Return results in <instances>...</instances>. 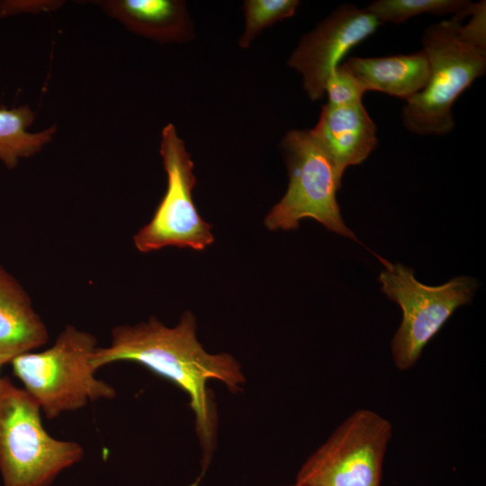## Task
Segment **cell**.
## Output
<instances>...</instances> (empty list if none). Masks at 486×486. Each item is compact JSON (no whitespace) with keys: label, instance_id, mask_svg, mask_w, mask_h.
Listing matches in <instances>:
<instances>
[{"label":"cell","instance_id":"obj_13","mask_svg":"<svg viewBox=\"0 0 486 486\" xmlns=\"http://www.w3.org/2000/svg\"><path fill=\"white\" fill-rule=\"evenodd\" d=\"M342 64L366 91L406 101L420 92L429 78L428 60L422 50L381 58L352 57Z\"/></svg>","mask_w":486,"mask_h":486},{"label":"cell","instance_id":"obj_14","mask_svg":"<svg viewBox=\"0 0 486 486\" xmlns=\"http://www.w3.org/2000/svg\"><path fill=\"white\" fill-rule=\"evenodd\" d=\"M34 114L22 105L7 110L0 108V160L14 168L22 158L39 152L55 133V127L31 133L26 130L32 123Z\"/></svg>","mask_w":486,"mask_h":486},{"label":"cell","instance_id":"obj_4","mask_svg":"<svg viewBox=\"0 0 486 486\" xmlns=\"http://www.w3.org/2000/svg\"><path fill=\"white\" fill-rule=\"evenodd\" d=\"M40 408L6 377L0 380V472L4 486H49L84 455L72 441L51 436Z\"/></svg>","mask_w":486,"mask_h":486},{"label":"cell","instance_id":"obj_8","mask_svg":"<svg viewBox=\"0 0 486 486\" xmlns=\"http://www.w3.org/2000/svg\"><path fill=\"white\" fill-rule=\"evenodd\" d=\"M160 155L167 176L166 191L150 221L134 236V245L143 253L166 247L204 250L214 241L212 227L195 207L194 162L171 123L163 129Z\"/></svg>","mask_w":486,"mask_h":486},{"label":"cell","instance_id":"obj_19","mask_svg":"<svg viewBox=\"0 0 486 486\" xmlns=\"http://www.w3.org/2000/svg\"><path fill=\"white\" fill-rule=\"evenodd\" d=\"M1 366H2V364H0V367H1ZM0 380H1V378H0Z\"/></svg>","mask_w":486,"mask_h":486},{"label":"cell","instance_id":"obj_5","mask_svg":"<svg viewBox=\"0 0 486 486\" xmlns=\"http://www.w3.org/2000/svg\"><path fill=\"white\" fill-rule=\"evenodd\" d=\"M377 257L384 266L378 278L382 291L402 310L391 349L395 367L406 371L417 364L425 346L454 312L472 302L478 283L463 275L441 285H427L415 278L411 268Z\"/></svg>","mask_w":486,"mask_h":486},{"label":"cell","instance_id":"obj_11","mask_svg":"<svg viewBox=\"0 0 486 486\" xmlns=\"http://www.w3.org/2000/svg\"><path fill=\"white\" fill-rule=\"evenodd\" d=\"M48 329L19 283L0 266V364L43 346Z\"/></svg>","mask_w":486,"mask_h":486},{"label":"cell","instance_id":"obj_17","mask_svg":"<svg viewBox=\"0 0 486 486\" xmlns=\"http://www.w3.org/2000/svg\"><path fill=\"white\" fill-rule=\"evenodd\" d=\"M366 92L360 81L339 64L329 75L325 86L328 104L342 106L362 101Z\"/></svg>","mask_w":486,"mask_h":486},{"label":"cell","instance_id":"obj_3","mask_svg":"<svg viewBox=\"0 0 486 486\" xmlns=\"http://www.w3.org/2000/svg\"><path fill=\"white\" fill-rule=\"evenodd\" d=\"M96 347L94 335L68 325L50 347L22 354L11 364L24 390L52 419L89 401L115 397L112 386L94 377L90 359Z\"/></svg>","mask_w":486,"mask_h":486},{"label":"cell","instance_id":"obj_6","mask_svg":"<svg viewBox=\"0 0 486 486\" xmlns=\"http://www.w3.org/2000/svg\"><path fill=\"white\" fill-rule=\"evenodd\" d=\"M289 175L288 188L265 219L269 230H292L311 218L327 230L358 242L346 225L337 201L342 178L309 130L288 131L281 142Z\"/></svg>","mask_w":486,"mask_h":486},{"label":"cell","instance_id":"obj_2","mask_svg":"<svg viewBox=\"0 0 486 486\" xmlns=\"http://www.w3.org/2000/svg\"><path fill=\"white\" fill-rule=\"evenodd\" d=\"M422 44L429 64L428 82L406 101L402 122L414 134L443 136L454 127V103L486 70L485 1L430 24Z\"/></svg>","mask_w":486,"mask_h":486},{"label":"cell","instance_id":"obj_10","mask_svg":"<svg viewBox=\"0 0 486 486\" xmlns=\"http://www.w3.org/2000/svg\"><path fill=\"white\" fill-rule=\"evenodd\" d=\"M309 131L341 178L349 166L364 161L377 144L375 124L362 101L342 106L326 104Z\"/></svg>","mask_w":486,"mask_h":486},{"label":"cell","instance_id":"obj_7","mask_svg":"<svg viewBox=\"0 0 486 486\" xmlns=\"http://www.w3.org/2000/svg\"><path fill=\"white\" fill-rule=\"evenodd\" d=\"M391 422L359 409L348 416L302 464L301 486H381L382 464L392 437Z\"/></svg>","mask_w":486,"mask_h":486},{"label":"cell","instance_id":"obj_1","mask_svg":"<svg viewBox=\"0 0 486 486\" xmlns=\"http://www.w3.org/2000/svg\"><path fill=\"white\" fill-rule=\"evenodd\" d=\"M196 320L185 311L175 327L156 317L112 330L108 346L96 347L90 359L94 371L115 362L138 363L174 382L190 399L196 432L202 447L201 472L192 486H198L212 461L216 433V412L207 383L217 380L231 392L242 391L246 377L241 364L228 353L207 352L196 337Z\"/></svg>","mask_w":486,"mask_h":486},{"label":"cell","instance_id":"obj_9","mask_svg":"<svg viewBox=\"0 0 486 486\" xmlns=\"http://www.w3.org/2000/svg\"><path fill=\"white\" fill-rule=\"evenodd\" d=\"M380 24L366 8L344 4L302 37L288 65L302 76L303 88L311 100L324 96L326 82L341 58Z\"/></svg>","mask_w":486,"mask_h":486},{"label":"cell","instance_id":"obj_12","mask_svg":"<svg viewBox=\"0 0 486 486\" xmlns=\"http://www.w3.org/2000/svg\"><path fill=\"white\" fill-rule=\"evenodd\" d=\"M99 4L110 16L141 36L160 42L184 41L193 37L184 1L108 0Z\"/></svg>","mask_w":486,"mask_h":486},{"label":"cell","instance_id":"obj_15","mask_svg":"<svg viewBox=\"0 0 486 486\" xmlns=\"http://www.w3.org/2000/svg\"><path fill=\"white\" fill-rule=\"evenodd\" d=\"M468 0H376L365 7L379 22L400 23L422 14H461L472 5Z\"/></svg>","mask_w":486,"mask_h":486},{"label":"cell","instance_id":"obj_18","mask_svg":"<svg viewBox=\"0 0 486 486\" xmlns=\"http://www.w3.org/2000/svg\"><path fill=\"white\" fill-rule=\"evenodd\" d=\"M280 486H301V485H298L297 483H293V484H287V485H280Z\"/></svg>","mask_w":486,"mask_h":486},{"label":"cell","instance_id":"obj_16","mask_svg":"<svg viewBox=\"0 0 486 486\" xmlns=\"http://www.w3.org/2000/svg\"><path fill=\"white\" fill-rule=\"evenodd\" d=\"M297 0H247L244 2L246 26L239 46L248 48L266 27L292 17L299 5Z\"/></svg>","mask_w":486,"mask_h":486}]
</instances>
